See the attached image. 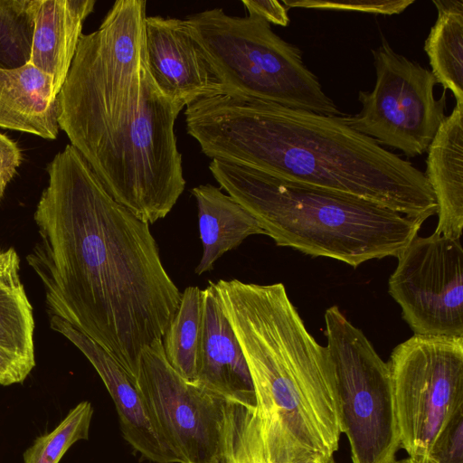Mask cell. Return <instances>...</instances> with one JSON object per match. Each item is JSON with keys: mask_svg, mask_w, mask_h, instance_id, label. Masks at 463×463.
<instances>
[{"mask_svg": "<svg viewBox=\"0 0 463 463\" xmlns=\"http://www.w3.org/2000/svg\"><path fill=\"white\" fill-rule=\"evenodd\" d=\"M27 255L51 316L97 342L135 382L143 351L163 340L182 293L149 224L118 203L68 145L47 165Z\"/></svg>", "mask_w": 463, "mask_h": 463, "instance_id": "cell-1", "label": "cell"}, {"mask_svg": "<svg viewBox=\"0 0 463 463\" xmlns=\"http://www.w3.org/2000/svg\"><path fill=\"white\" fill-rule=\"evenodd\" d=\"M185 108L187 133L212 159L358 196L422 222L437 213L424 173L351 128L344 116L232 93Z\"/></svg>", "mask_w": 463, "mask_h": 463, "instance_id": "cell-2", "label": "cell"}, {"mask_svg": "<svg viewBox=\"0 0 463 463\" xmlns=\"http://www.w3.org/2000/svg\"><path fill=\"white\" fill-rule=\"evenodd\" d=\"M246 359L256 409L246 420L263 463H330L339 409L326 346L307 331L282 283H213Z\"/></svg>", "mask_w": 463, "mask_h": 463, "instance_id": "cell-3", "label": "cell"}, {"mask_svg": "<svg viewBox=\"0 0 463 463\" xmlns=\"http://www.w3.org/2000/svg\"><path fill=\"white\" fill-rule=\"evenodd\" d=\"M144 0L116 1L100 26L81 34L58 95L59 126L100 177L150 130Z\"/></svg>", "mask_w": 463, "mask_h": 463, "instance_id": "cell-4", "label": "cell"}, {"mask_svg": "<svg viewBox=\"0 0 463 463\" xmlns=\"http://www.w3.org/2000/svg\"><path fill=\"white\" fill-rule=\"evenodd\" d=\"M209 169L220 187L278 246L354 268L370 260L397 257L423 223L373 201L228 161L212 159Z\"/></svg>", "mask_w": 463, "mask_h": 463, "instance_id": "cell-5", "label": "cell"}, {"mask_svg": "<svg viewBox=\"0 0 463 463\" xmlns=\"http://www.w3.org/2000/svg\"><path fill=\"white\" fill-rule=\"evenodd\" d=\"M184 23L222 87L232 93L327 116H341L301 50L280 38L264 19L232 16L213 8Z\"/></svg>", "mask_w": 463, "mask_h": 463, "instance_id": "cell-6", "label": "cell"}, {"mask_svg": "<svg viewBox=\"0 0 463 463\" xmlns=\"http://www.w3.org/2000/svg\"><path fill=\"white\" fill-rule=\"evenodd\" d=\"M340 426L353 463H395L400 448L390 368L336 306L325 312Z\"/></svg>", "mask_w": 463, "mask_h": 463, "instance_id": "cell-7", "label": "cell"}, {"mask_svg": "<svg viewBox=\"0 0 463 463\" xmlns=\"http://www.w3.org/2000/svg\"><path fill=\"white\" fill-rule=\"evenodd\" d=\"M387 364L400 447L428 463L439 432L463 407V337L413 335L392 350Z\"/></svg>", "mask_w": 463, "mask_h": 463, "instance_id": "cell-8", "label": "cell"}, {"mask_svg": "<svg viewBox=\"0 0 463 463\" xmlns=\"http://www.w3.org/2000/svg\"><path fill=\"white\" fill-rule=\"evenodd\" d=\"M135 384L182 463H228L233 403L178 374L162 341L141 354Z\"/></svg>", "mask_w": 463, "mask_h": 463, "instance_id": "cell-9", "label": "cell"}, {"mask_svg": "<svg viewBox=\"0 0 463 463\" xmlns=\"http://www.w3.org/2000/svg\"><path fill=\"white\" fill-rule=\"evenodd\" d=\"M372 54L374 87L359 91L361 110L344 116L346 124L409 157L422 155L446 118L445 90L435 99L438 82L431 71L395 52L384 36Z\"/></svg>", "mask_w": 463, "mask_h": 463, "instance_id": "cell-10", "label": "cell"}, {"mask_svg": "<svg viewBox=\"0 0 463 463\" xmlns=\"http://www.w3.org/2000/svg\"><path fill=\"white\" fill-rule=\"evenodd\" d=\"M397 259L389 293L414 335L463 337L460 240L416 236Z\"/></svg>", "mask_w": 463, "mask_h": 463, "instance_id": "cell-11", "label": "cell"}, {"mask_svg": "<svg viewBox=\"0 0 463 463\" xmlns=\"http://www.w3.org/2000/svg\"><path fill=\"white\" fill-rule=\"evenodd\" d=\"M146 66L158 89L181 110L222 93V87L184 20L159 15L145 20Z\"/></svg>", "mask_w": 463, "mask_h": 463, "instance_id": "cell-12", "label": "cell"}, {"mask_svg": "<svg viewBox=\"0 0 463 463\" xmlns=\"http://www.w3.org/2000/svg\"><path fill=\"white\" fill-rule=\"evenodd\" d=\"M50 325L87 357L100 376L115 403L125 440L151 462L182 463L158 433L140 392L119 362L65 320L51 316Z\"/></svg>", "mask_w": 463, "mask_h": 463, "instance_id": "cell-13", "label": "cell"}, {"mask_svg": "<svg viewBox=\"0 0 463 463\" xmlns=\"http://www.w3.org/2000/svg\"><path fill=\"white\" fill-rule=\"evenodd\" d=\"M228 402L255 411L249 367L212 281L203 289L194 382Z\"/></svg>", "mask_w": 463, "mask_h": 463, "instance_id": "cell-14", "label": "cell"}, {"mask_svg": "<svg viewBox=\"0 0 463 463\" xmlns=\"http://www.w3.org/2000/svg\"><path fill=\"white\" fill-rule=\"evenodd\" d=\"M34 318L20 276V259L0 249V384L22 383L36 364Z\"/></svg>", "mask_w": 463, "mask_h": 463, "instance_id": "cell-15", "label": "cell"}, {"mask_svg": "<svg viewBox=\"0 0 463 463\" xmlns=\"http://www.w3.org/2000/svg\"><path fill=\"white\" fill-rule=\"evenodd\" d=\"M424 174L438 206L435 233L460 240L463 230V105L446 116L428 149Z\"/></svg>", "mask_w": 463, "mask_h": 463, "instance_id": "cell-16", "label": "cell"}, {"mask_svg": "<svg viewBox=\"0 0 463 463\" xmlns=\"http://www.w3.org/2000/svg\"><path fill=\"white\" fill-rule=\"evenodd\" d=\"M60 100L53 80L30 63L0 69V127L55 139Z\"/></svg>", "mask_w": 463, "mask_h": 463, "instance_id": "cell-17", "label": "cell"}, {"mask_svg": "<svg viewBox=\"0 0 463 463\" xmlns=\"http://www.w3.org/2000/svg\"><path fill=\"white\" fill-rule=\"evenodd\" d=\"M95 0H38L29 63L53 80L56 95L70 71L82 24Z\"/></svg>", "mask_w": 463, "mask_h": 463, "instance_id": "cell-18", "label": "cell"}, {"mask_svg": "<svg viewBox=\"0 0 463 463\" xmlns=\"http://www.w3.org/2000/svg\"><path fill=\"white\" fill-rule=\"evenodd\" d=\"M198 210V226L203 255L197 275L211 271L225 252L237 248L249 236L264 234L258 221L221 188L200 184L191 190Z\"/></svg>", "mask_w": 463, "mask_h": 463, "instance_id": "cell-19", "label": "cell"}, {"mask_svg": "<svg viewBox=\"0 0 463 463\" xmlns=\"http://www.w3.org/2000/svg\"><path fill=\"white\" fill-rule=\"evenodd\" d=\"M437 20L424 43L438 84L463 105V0H433Z\"/></svg>", "mask_w": 463, "mask_h": 463, "instance_id": "cell-20", "label": "cell"}, {"mask_svg": "<svg viewBox=\"0 0 463 463\" xmlns=\"http://www.w3.org/2000/svg\"><path fill=\"white\" fill-rule=\"evenodd\" d=\"M202 308L203 289L195 286L187 287L162 340L167 362L189 382H194L196 376Z\"/></svg>", "mask_w": 463, "mask_h": 463, "instance_id": "cell-21", "label": "cell"}, {"mask_svg": "<svg viewBox=\"0 0 463 463\" xmlns=\"http://www.w3.org/2000/svg\"><path fill=\"white\" fill-rule=\"evenodd\" d=\"M38 0H0V69L29 63Z\"/></svg>", "mask_w": 463, "mask_h": 463, "instance_id": "cell-22", "label": "cell"}, {"mask_svg": "<svg viewBox=\"0 0 463 463\" xmlns=\"http://www.w3.org/2000/svg\"><path fill=\"white\" fill-rule=\"evenodd\" d=\"M92 415L90 402L78 403L52 431L34 439L24 452V463H59L73 444L89 439Z\"/></svg>", "mask_w": 463, "mask_h": 463, "instance_id": "cell-23", "label": "cell"}, {"mask_svg": "<svg viewBox=\"0 0 463 463\" xmlns=\"http://www.w3.org/2000/svg\"><path fill=\"white\" fill-rule=\"evenodd\" d=\"M288 8H307L319 10L356 11L373 14L392 15L403 12L414 0H283Z\"/></svg>", "mask_w": 463, "mask_h": 463, "instance_id": "cell-24", "label": "cell"}, {"mask_svg": "<svg viewBox=\"0 0 463 463\" xmlns=\"http://www.w3.org/2000/svg\"><path fill=\"white\" fill-rule=\"evenodd\" d=\"M428 463H463V407L449 417L439 432Z\"/></svg>", "mask_w": 463, "mask_h": 463, "instance_id": "cell-25", "label": "cell"}, {"mask_svg": "<svg viewBox=\"0 0 463 463\" xmlns=\"http://www.w3.org/2000/svg\"><path fill=\"white\" fill-rule=\"evenodd\" d=\"M228 463H263L260 454L241 420L232 412Z\"/></svg>", "mask_w": 463, "mask_h": 463, "instance_id": "cell-26", "label": "cell"}, {"mask_svg": "<svg viewBox=\"0 0 463 463\" xmlns=\"http://www.w3.org/2000/svg\"><path fill=\"white\" fill-rule=\"evenodd\" d=\"M22 162V152L17 144L0 133V199Z\"/></svg>", "mask_w": 463, "mask_h": 463, "instance_id": "cell-27", "label": "cell"}, {"mask_svg": "<svg viewBox=\"0 0 463 463\" xmlns=\"http://www.w3.org/2000/svg\"><path fill=\"white\" fill-rule=\"evenodd\" d=\"M241 3L248 10L249 14L257 15L269 24L287 26L290 22L288 15V8L279 1L242 0Z\"/></svg>", "mask_w": 463, "mask_h": 463, "instance_id": "cell-28", "label": "cell"}, {"mask_svg": "<svg viewBox=\"0 0 463 463\" xmlns=\"http://www.w3.org/2000/svg\"><path fill=\"white\" fill-rule=\"evenodd\" d=\"M395 463H422V462L418 461V460L409 457L407 458L396 461Z\"/></svg>", "mask_w": 463, "mask_h": 463, "instance_id": "cell-29", "label": "cell"}, {"mask_svg": "<svg viewBox=\"0 0 463 463\" xmlns=\"http://www.w3.org/2000/svg\"><path fill=\"white\" fill-rule=\"evenodd\" d=\"M330 463H335V460L331 461Z\"/></svg>", "mask_w": 463, "mask_h": 463, "instance_id": "cell-30", "label": "cell"}]
</instances>
